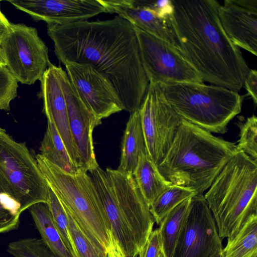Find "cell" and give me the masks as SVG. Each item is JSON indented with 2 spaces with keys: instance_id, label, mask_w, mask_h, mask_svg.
<instances>
[{
  "instance_id": "6da1fadb",
  "label": "cell",
  "mask_w": 257,
  "mask_h": 257,
  "mask_svg": "<svg viewBox=\"0 0 257 257\" xmlns=\"http://www.w3.org/2000/svg\"><path fill=\"white\" fill-rule=\"evenodd\" d=\"M47 28L60 62L90 66L112 84L124 110L139 109L149 81L130 23L116 15L104 21L47 24Z\"/></svg>"
},
{
  "instance_id": "7a4b0ae2",
  "label": "cell",
  "mask_w": 257,
  "mask_h": 257,
  "mask_svg": "<svg viewBox=\"0 0 257 257\" xmlns=\"http://www.w3.org/2000/svg\"><path fill=\"white\" fill-rule=\"evenodd\" d=\"M170 21L179 50L203 81L238 92L249 68L220 22L216 0H173Z\"/></svg>"
},
{
  "instance_id": "3957f363",
  "label": "cell",
  "mask_w": 257,
  "mask_h": 257,
  "mask_svg": "<svg viewBox=\"0 0 257 257\" xmlns=\"http://www.w3.org/2000/svg\"><path fill=\"white\" fill-rule=\"evenodd\" d=\"M238 150L235 143L216 137L183 119L165 156L157 166L172 184L202 196Z\"/></svg>"
},
{
  "instance_id": "277c9868",
  "label": "cell",
  "mask_w": 257,
  "mask_h": 257,
  "mask_svg": "<svg viewBox=\"0 0 257 257\" xmlns=\"http://www.w3.org/2000/svg\"><path fill=\"white\" fill-rule=\"evenodd\" d=\"M256 188L257 160L238 151L203 195L221 239L234 237L257 215Z\"/></svg>"
},
{
  "instance_id": "5b68a950",
  "label": "cell",
  "mask_w": 257,
  "mask_h": 257,
  "mask_svg": "<svg viewBox=\"0 0 257 257\" xmlns=\"http://www.w3.org/2000/svg\"><path fill=\"white\" fill-rule=\"evenodd\" d=\"M35 158L48 186L64 208L96 246L106 250L111 241L109 224L87 171L81 168L71 174L40 154Z\"/></svg>"
},
{
  "instance_id": "8992f818",
  "label": "cell",
  "mask_w": 257,
  "mask_h": 257,
  "mask_svg": "<svg viewBox=\"0 0 257 257\" xmlns=\"http://www.w3.org/2000/svg\"><path fill=\"white\" fill-rule=\"evenodd\" d=\"M159 85L182 119L211 133H226L229 122L241 111L242 96L221 86L191 82Z\"/></svg>"
},
{
  "instance_id": "52a82bcc",
  "label": "cell",
  "mask_w": 257,
  "mask_h": 257,
  "mask_svg": "<svg viewBox=\"0 0 257 257\" xmlns=\"http://www.w3.org/2000/svg\"><path fill=\"white\" fill-rule=\"evenodd\" d=\"M0 173L18 200L22 212L46 203L49 187L25 143L16 141L0 127Z\"/></svg>"
},
{
  "instance_id": "ba28073f",
  "label": "cell",
  "mask_w": 257,
  "mask_h": 257,
  "mask_svg": "<svg viewBox=\"0 0 257 257\" xmlns=\"http://www.w3.org/2000/svg\"><path fill=\"white\" fill-rule=\"evenodd\" d=\"M1 47L6 66L23 84L40 80L51 64L48 48L37 30L24 24L10 23Z\"/></svg>"
},
{
  "instance_id": "9c48e42d",
  "label": "cell",
  "mask_w": 257,
  "mask_h": 257,
  "mask_svg": "<svg viewBox=\"0 0 257 257\" xmlns=\"http://www.w3.org/2000/svg\"><path fill=\"white\" fill-rule=\"evenodd\" d=\"M143 67L149 83H203L198 72L169 42L134 27Z\"/></svg>"
},
{
  "instance_id": "30bf717a",
  "label": "cell",
  "mask_w": 257,
  "mask_h": 257,
  "mask_svg": "<svg viewBox=\"0 0 257 257\" xmlns=\"http://www.w3.org/2000/svg\"><path fill=\"white\" fill-rule=\"evenodd\" d=\"M139 110L148 154L158 166L170 148L182 118L156 83H149Z\"/></svg>"
},
{
  "instance_id": "8fae6325",
  "label": "cell",
  "mask_w": 257,
  "mask_h": 257,
  "mask_svg": "<svg viewBox=\"0 0 257 257\" xmlns=\"http://www.w3.org/2000/svg\"><path fill=\"white\" fill-rule=\"evenodd\" d=\"M223 248L204 196L193 197L172 257H215L220 254Z\"/></svg>"
},
{
  "instance_id": "7c38bea8",
  "label": "cell",
  "mask_w": 257,
  "mask_h": 257,
  "mask_svg": "<svg viewBox=\"0 0 257 257\" xmlns=\"http://www.w3.org/2000/svg\"><path fill=\"white\" fill-rule=\"evenodd\" d=\"M59 77L66 99L69 128L81 159L82 167L90 172L99 167L94 152L92 133L101 123L81 97L61 67Z\"/></svg>"
},
{
  "instance_id": "4fadbf2b",
  "label": "cell",
  "mask_w": 257,
  "mask_h": 257,
  "mask_svg": "<svg viewBox=\"0 0 257 257\" xmlns=\"http://www.w3.org/2000/svg\"><path fill=\"white\" fill-rule=\"evenodd\" d=\"M105 171L110 178L118 205L133 233L140 254L153 231L155 222L150 207L132 174L109 168Z\"/></svg>"
},
{
  "instance_id": "5bb4252c",
  "label": "cell",
  "mask_w": 257,
  "mask_h": 257,
  "mask_svg": "<svg viewBox=\"0 0 257 257\" xmlns=\"http://www.w3.org/2000/svg\"><path fill=\"white\" fill-rule=\"evenodd\" d=\"M64 65L70 81L99 119L124 110L112 84L92 67L75 63H66Z\"/></svg>"
},
{
  "instance_id": "9a60e30c",
  "label": "cell",
  "mask_w": 257,
  "mask_h": 257,
  "mask_svg": "<svg viewBox=\"0 0 257 257\" xmlns=\"http://www.w3.org/2000/svg\"><path fill=\"white\" fill-rule=\"evenodd\" d=\"M17 9L36 21L65 25L88 19L105 13L100 0H12Z\"/></svg>"
},
{
  "instance_id": "2e32d148",
  "label": "cell",
  "mask_w": 257,
  "mask_h": 257,
  "mask_svg": "<svg viewBox=\"0 0 257 257\" xmlns=\"http://www.w3.org/2000/svg\"><path fill=\"white\" fill-rule=\"evenodd\" d=\"M218 15L231 42L256 56L257 0H224Z\"/></svg>"
},
{
  "instance_id": "e0dca14e",
  "label": "cell",
  "mask_w": 257,
  "mask_h": 257,
  "mask_svg": "<svg viewBox=\"0 0 257 257\" xmlns=\"http://www.w3.org/2000/svg\"><path fill=\"white\" fill-rule=\"evenodd\" d=\"M60 66L51 64L41 79L38 96L43 103V112L55 124L74 164L83 168L69 125L66 99L61 85Z\"/></svg>"
},
{
  "instance_id": "ac0fdd59",
  "label": "cell",
  "mask_w": 257,
  "mask_h": 257,
  "mask_svg": "<svg viewBox=\"0 0 257 257\" xmlns=\"http://www.w3.org/2000/svg\"><path fill=\"white\" fill-rule=\"evenodd\" d=\"M89 172L109 224L112 239L125 257H138L140 251L119 208L108 174L99 167Z\"/></svg>"
},
{
  "instance_id": "d6986e66",
  "label": "cell",
  "mask_w": 257,
  "mask_h": 257,
  "mask_svg": "<svg viewBox=\"0 0 257 257\" xmlns=\"http://www.w3.org/2000/svg\"><path fill=\"white\" fill-rule=\"evenodd\" d=\"M105 13L115 14L134 27L161 38L179 50L170 19L139 5L136 0H100Z\"/></svg>"
},
{
  "instance_id": "ffe728a7",
  "label": "cell",
  "mask_w": 257,
  "mask_h": 257,
  "mask_svg": "<svg viewBox=\"0 0 257 257\" xmlns=\"http://www.w3.org/2000/svg\"><path fill=\"white\" fill-rule=\"evenodd\" d=\"M147 154L139 109L131 113L122 137L119 165L117 170L133 174L140 156Z\"/></svg>"
},
{
  "instance_id": "44dd1931",
  "label": "cell",
  "mask_w": 257,
  "mask_h": 257,
  "mask_svg": "<svg viewBox=\"0 0 257 257\" xmlns=\"http://www.w3.org/2000/svg\"><path fill=\"white\" fill-rule=\"evenodd\" d=\"M133 175L149 207L162 192L172 184L161 174L157 166L147 154L140 156Z\"/></svg>"
},
{
  "instance_id": "7402d4cb",
  "label": "cell",
  "mask_w": 257,
  "mask_h": 257,
  "mask_svg": "<svg viewBox=\"0 0 257 257\" xmlns=\"http://www.w3.org/2000/svg\"><path fill=\"white\" fill-rule=\"evenodd\" d=\"M41 239L55 257H73L57 229L48 205L36 203L29 208Z\"/></svg>"
},
{
  "instance_id": "603a6c76",
  "label": "cell",
  "mask_w": 257,
  "mask_h": 257,
  "mask_svg": "<svg viewBox=\"0 0 257 257\" xmlns=\"http://www.w3.org/2000/svg\"><path fill=\"white\" fill-rule=\"evenodd\" d=\"M40 154L65 172L75 174L81 168L76 166L53 121L47 119V127L40 147Z\"/></svg>"
},
{
  "instance_id": "cb8c5ba5",
  "label": "cell",
  "mask_w": 257,
  "mask_h": 257,
  "mask_svg": "<svg viewBox=\"0 0 257 257\" xmlns=\"http://www.w3.org/2000/svg\"><path fill=\"white\" fill-rule=\"evenodd\" d=\"M192 198L184 200L174 208L160 223L158 229L162 249L166 257H172L178 237L189 212Z\"/></svg>"
},
{
  "instance_id": "d4e9b609",
  "label": "cell",
  "mask_w": 257,
  "mask_h": 257,
  "mask_svg": "<svg viewBox=\"0 0 257 257\" xmlns=\"http://www.w3.org/2000/svg\"><path fill=\"white\" fill-rule=\"evenodd\" d=\"M257 254V215L250 217L237 234L227 239L220 257H253Z\"/></svg>"
},
{
  "instance_id": "484cf974",
  "label": "cell",
  "mask_w": 257,
  "mask_h": 257,
  "mask_svg": "<svg viewBox=\"0 0 257 257\" xmlns=\"http://www.w3.org/2000/svg\"><path fill=\"white\" fill-rule=\"evenodd\" d=\"M22 212L15 195L0 173V233L17 229Z\"/></svg>"
},
{
  "instance_id": "4316f807",
  "label": "cell",
  "mask_w": 257,
  "mask_h": 257,
  "mask_svg": "<svg viewBox=\"0 0 257 257\" xmlns=\"http://www.w3.org/2000/svg\"><path fill=\"white\" fill-rule=\"evenodd\" d=\"M196 196L192 189L172 184L154 201L150 206L155 222L159 224L164 217L184 200Z\"/></svg>"
},
{
  "instance_id": "83f0119b",
  "label": "cell",
  "mask_w": 257,
  "mask_h": 257,
  "mask_svg": "<svg viewBox=\"0 0 257 257\" xmlns=\"http://www.w3.org/2000/svg\"><path fill=\"white\" fill-rule=\"evenodd\" d=\"M65 210L68 219L73 257H108L106 250L96 246L84 233L72 215Z\"/></svg>"
},
{
  "instance_id": "f1b7e54d",
  "label": "cell",
  "mask_w": 257,
  "mask_h": 257,
  "mask_svg": "<svg viewBox=\"0 0 257 257\" xmlns=\"http://www.w3.org/2000/svg\"><path fill=\"white\" fill-rule=\"evenodd\" d=\"M8 252L14 257H55L41 239L26 238L9 243Z\"/></svg>"
},
{
  "instance_id": "f546056e",
  "label": "cell",
  "mask_w": 257,
  "mask_h": 257,
  "mask_svg": "<svg viewBox=\"0 0 257 257\" xmlns=\"http://www.w3.org/2000/svg\"><path fill=\"white\" fill-rule=\"evenodd\" d=\"M239 139L237 149L257 160V118L254 114L244 122H239Z\"/></svg>"
},
{
  "instance_id": "4dcf8cb0",
  "label": "cell",
  "mask_w": 257,
  "mask_h": 257,
  "mask_svg": "<svg viewBox=\"0 0 257 257\" xmlns=\"http://www.w3.org/2000/svg\"><path fill=\"white\" fill-rule=\"evenodd\" d=\"M46 204L52 214L54 223L60 233L65 245L71 253L67 215L61 203L50 187L48 199Z\"/></svg>"
},
{
  "instance_id": "1f68e13d",
  "label": "cell",
  "mask_w": 257,
  "mask_h": 257,
  "mask_svg": "<svg viewBox=\"0 0 257 257\" xmlns=\"http://www.w3.org/2000/svg\"><path fill=\"white\" fill-rule=\"evenodd\" d=\"M18 82L6 66H0V110H9L17 96Z\"/></svg>"
},
{
  "instance_id": "d6a6232c",
  "label": "cell",
  "mask_w": 257,
  "mask_h": 257,
  "mask_svg": "<svg viewBox=\"0 0 257 257\" xmlns=\"http://www.w3.org/2000/svg\"><path fill=\"white\" fill-rule=\"evenodd\" d=\"M136 2L139 5L154 11L163 18L170 19L174 12V7L172 1L136 0Z\"/></svg>"
},
{
  "instance_id": "836d02e7",
  "label": "cell",
  "mask_w": 257,
  "mask_h": 257,
  "mask_svg": "<svg viewBox=\"0 0 257 257\" xmlns=\"http://www.w3.org/2000/svg\"><path fill=\"white\" fill-rule=\"evenodd\" d=\"M162 248V242L158 228L153 230L142 252L138 257H157Z\"/></svg>"
},
{
  "instance_id": "e575fe53",
  "label": "cell",
  "mask_w": 257,
  "mask_h": 257,
  "mask_svg": "<svg viewBox=\"0 0 257 257\" xmlns=\"http://www.w3.org/2000/svg\"><path fill=\"white\" fill-rule=\"evenodd\" d=\"M243 86L251 97L254 104H257V71L255 69H249L243 83Z\"/></svg>"
},
{
  "instance_id": "d590c367",
  "label": "cell",
  "mask_w": 257,
  "mask_h": 257,
  "mask_svg": "<svg viewBox=\"0 0 257 257\" xmlns=\"http://www.w3.org/2000/svg\"><path fill=\"white\" fill-rule=\"evenodd\" d=\"M10 23L1 11L0 1V66H6L2 53L1 45L3 38L9 28Z\"/></svg>"
},
{
  "instance_id": "8d00e7d4",
  "label": "cell",
  "mask_w": 257,
  "mask_h": 257,
  "mask_svg": "<svg viewBox=\"0 0 257 257\" xmlns=\"http://www.w3.org/2000/svg\"><path fill=\"white\" fill-rule=\"evenodd\" d=\"M108 257H125L118 246L111 237L110 244L106 249Z\"/></svg>"
},
{
  "instance_id": "74e56055",
  "label": "cell",
  "mask_w": 257,
  "mask_h": 257,
  "mask_svg": "<svg viewBox=\"0 0 257 257\" xmlns=\"http://www.w3.org/2000/svg\"><path fill=\"white\" fill-rule=\"evenodd\" d=\"M157 257H166L163 249L161 248Z\"/></svg>"
},
{
  "instance_id": "f35d334b",
  "label": "cell",
  "mask_w": 257,
  "mask_h": 257,
  "mask_svg": "<svg viewBox=\"0 0 257 257\" xmlns=\"http://www.w3.org/2000/svg\"><path fill=\"white\" fill-rule=\"evenodd\" d=\"M215 257H220V254H218V255H216V256H215Z\"/></svg>"
},
{
  "instance_id": "ab89813d",
  "label": "cell",
  "mask_w": 257,
  "mask_h": 257,
  "mask_svg": "<svg viewBox=\"0 0 257 257\" xmlns=\"http://www.w3.org/2000/svg\"><path fill=\"white\" fill-rule=\"evenodd\" d=\"M253 257H257V254L254 255Z\"/></svg>"
}]
</instances>
